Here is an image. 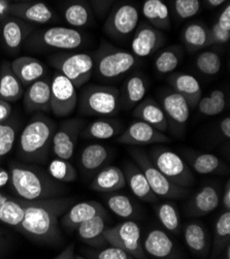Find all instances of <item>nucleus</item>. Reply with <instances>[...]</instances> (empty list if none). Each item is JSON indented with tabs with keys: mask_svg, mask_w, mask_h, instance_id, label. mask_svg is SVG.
<instances>
[{
	"mask_svg": "<svg viewBox=\"0 0 230 259\" xmlns=\"http://www.w3.org/2000/svg\"><path fill=\"white\" fill-rule=\"evenodd\" d=\"M109 209L121 218H131L134 215V205L129 197L123 194H114L107 199Z\"/></svg>",
	"mask_w": 230,
	"mask_h": 259,
	"instance_id": "nucleus-46",
	"label": "nucleus"
},
{
	"mask_svg": "<svg viewBox=\"0 0 230 259\" xmlns=\"http://www.w3.org/2000/svg\"><path fill=\"white\" fill-rule=\"evenodd\" d=\"M24 96V107L29 113L51 111V80L49 77L41 79L30 84Z\"/></svg>",
	"mask_w": 230,
	"mask_h": 259,
	"instance_id": "nucleus-18",
	"label": "nucleus"
},
{
	"mask_svg": "<svg viewBox=\"0 0 230 259\" xmlns=\"http://www.w3.org/2000/svg\"><path fill=\"white\" fill-rule=\"evenodd\" d=\"M50 64L80 88L88 83L94 71V58L86 53H59L49 58Z\"/></svg>",
	"mask_w": 230,
	"mask_h": 259,
	"instance_id": "nucleus-7",
	"label": "nucleus"
},
{
	"mask_svg": "<svg viewBox=\"0 0 230 259\" xmlns=\"http://www.w3.org/2000/svg\"><path fill=\"white\" fill-rule=\"evenodd\" d=\"M84 125L85 123L82 119H69L56 129L52 140V150L57 158L69 160L73 156Z\"/></svg>",
	"mask_w": 230,
	"mask_h": 259,
	"instance_id": "nucleus-13",
	"label": "nucleus"
},
{
	"mask_svg": "<svg viewBox=\"0 0 230 259\" xmlns=\"http://www.w3.org/2000/svg\"><path fill=\"white\" fill-rule=\"evenodd\" d=\"M197 69L206 75H215L219 73L222 67V61L218 53L211 50H206L196 58Z\"/></svg>",
	"mask_w": 230,
	"mask_h": 259,
	"instance_id": "nucleus-44",
	"label": "nucleus"
},
{
	"mask_svg": "<svg viewBox=\"0 0 230 259\" xmlns=\"http://www.w3.org/2000/svg\"><path fill=\"white\" fill-rule=\"evenodd\" d=\"M157 216L161 224L170 232L177 234L180 229V217L175 206L169 202H164L158 205Z\"/></svg>",
	"mask_w": 230,
	"mask_h": 259,
	"instance_id": "nucleus-45",
	"label": "nucleus"
},
{
	"mask_svg": "<svg viewBox=\"0 0 230 259\" xmlns=\"http://www.w3.org/2000/svg\"><path fill=\"white\" fill-rule=\"evenodd\" d=\"M188 248L196 255L206 256L210 250V242L204 228L198 223H189L184 231Z\"/></svg>",
	"mask_w": 230,
	"mask_h": 259,
	"instance_id": "nucleus-36",
	"label": "nucleus"
},
{
	"mask_svg": "<svg viewBox=\"0 0 230 259\" xmlns=\"http://www.w3.org/2000/svg\"><path fill=\"white\" fill-rule=\"evenodd\" d=\"M143 248L147 254L155 258H171L174 252L171 239L160 229L148 232Z\"/></svg>",
	"mask_w": 230,
	"mask_h": 259,
	"instance_id": "nucleus-29",
	"label": "nucleus"
},
{
	"mask_svg": "<svg viewBox=\"0 0 230 259\" xmlns=\"http://www.w3.org/2000/svg\"><path fill=\"white\" fill-rule=\"evenodd\" d=\"M126 180L133 194L147 202H154L157 200V195L152 190L148 180L142 169L132 163H127L123 171Z\"/></svg>",
	"mask_w": 230,
	"mask_h": 259,
	"instance_id": "nucleus-26",
	"label": "nucleus"
},
{
	"mask_svg": "<svg viewBox=\"0 0 230 259\" xmlns=\"http://www.w3.org/2000/svg\"><path fill=\"white\" fill-rule=\"evenodd\" d=\"M143 15L148 23L160 30H169L171 22L169 10L164 0H144Z\"/></svg>",
	"mask_w": 230,
	"mask_h": 259,
	"instance_id": "nucleus-30",
	"label": "nucleus"
},
{
	"mask_svg": "<svg viewBox=\"0 0 230 259\" xmlns=\"http://www.w3.org/2000/svg\"><path fill=\"white\" fill-rule=\"evenodd\" d=\"M7 254L4 252V251H2V250H0V258H3V257H5Z\"/></svg>",
	"mask_w": 230,
	"mask_h": 259,
	"instance_id": "nucleus-60",
	"label": "nucleus"
},
{
	"mask_svg": "<svg viewBox=\"0 0 230 259\" xmlns=\"http://www.w3.org/2000/svg\"><path fill=\"white\" fill-rule=\"evenodd\" d=\"M85 41L81 31L72 27L54 26L34 33H30L26 41L28 47L33 50L54 49L69 51L80 48Z\"/></svg>",
	"mask_w": 230,
	"mask_h": 259,
	"instance_id": "nucleus-6",
	"label": "nucleus"
},
{
	"mask_svg": "<svg viewBox=\"0 0 230 259\" xmlns=\"http://www.w3.org/2000/svg\"><path fill=\"white\" fill-rule=\"evenodd\" d=\"M230 239V211H225L217 220L214 235V249L212 256L215 257L229 244Z\"/></svg>",
	"mask_w": 230,
	"mask_h": 259,
	"instance_id": "nucleus-41",
	"label": "nucleus"
},
{
	"mask_svg": "<svg viewBox=\"0 0 230 259\" xmlns=\"http://www.w3.org/2000/svg\"><path fill=\"white\" fill-rule=\"evenodd\" d=\"M24 208L20 232L40 244H55L61 240L58 219L74 203L72 197H52L39 200L18 198Z\"/></svg>",
	"mask_w": 230,
	"mask_h": 259,
	"instance_id": "nucleus-1",
	"label": "nucleus"
},
{
	"mask_svg": "<svg viewBox=\"0 0 230 259\" xmlns=\"http://www.w3.org/2000/svg\"><path fill=\"white\" fill-rule=\"evenodd\" d=\"M79 110L85 116L111 117L121 109L120 90L112 86L89 85L78 98Z\"/></svg>",
	"mask_w": 230,
	"mask_h": 259,
	"instance_id": "nucleus-4",
	"label": "nucleus"
},
{
	"mask_svg": "<svg viewBox=\"0 0 230 259\" xmlns=\"http://www.w3.org/2000/svg\"><path fill=\"white\" fill-rule=\"evenodd\" d=\"M107 219L108 214L105 212L97 214L91 219L80 224L76 229H78V234L81 240L93 247H99L107 243L105 239Z\"/></svg>",
	"mask_w": 230,
	"mask_h": 259,
	"instance_id": "nucleus-25",
	"label": "nucleus"
},
{
	"mask_svg": "<svg viewBox=\"0 0 230 259\" xmlns=\"http://www.w3.org/2000/svg\"><path fill=\"white\" fill-rule=\"evenodd\" d=\"M167 82L172 90L185 97L191 109L196 108L201 98L202 90L199 82L193 75L184 72H171L167 77Z\"/></svg>",
	"mask_w": 230,
	"mask_h": 259,
	"instance_id": "nucleus-20",
	"label": "nucleus"
},
{
	"mask_svg": "<svg viewBox=\"0 0 230 259\" xmlns=\"http://www.w3.org/2000/svg\"><path fill=\"white\" fill-rule=\"evenodd\" d=\"M132 116L152 125L162 133L168 129L167 118L161 105L153 98L149 97L137 103L132 112Z\"/></svg>",
	"mask_w": 230,
	"mask_h": 259,
	"instance_id": "nucleus-22",
	"label": "nucleus"
},
{
	"mask_svg": "<svg viewBox=\"0 0 230 259\" xmlns=\"http://www.w3.org/2000/svg\"><path fill=\"white\" fill-rule=\"evenodd\" d=\"M200 11L199 0H174L173 12L181 20H187L196 16Z\"/></svg>",
	"mask_w": 230,
	"mask_h": 259,
	"instance_id": "nucleus-47",
	"label": "nucleus"
},
{
	"mask_svg": "<svg viewBox=\"0 0 230 259\" xmlns=\"http://www.w3.org/2000/svg\"><path fill=\"white\" fill-rule=\"evenodd\" d=\"M148 90V83L146 77L141 72L131 73L127 77L120 91L121 106L131 109L140 103Z\"/></svg>",
	"mask_w": 230,
	"mask_h": 259,
	"instance_id": "nucleus-24",
	"label": "nucleus"
},
{
	"mask_svg": "<svg viewBox=\"0 0 230 259\" xmlns=\"http://www.w3.org/2000/svg\"><path fill=\"white\" fill-rule=\"evenodd\" d=\"M19 122L16 119L0 123V161L13 150L19 132Z\"/></svg>",
	"mask_w": 230,
	"mask_h": 259,
	"instance_id": "nucleus-39",
	"label": "nucleus"
},
{
	"mask_svg": "<svg viewBox=\"0 0 230 259\" xmlns=\"http://www.w3.org/2000/svg\"><path fill=\"white\" fill-rule=\"evenodd\" d=\"M107 243L120 247L133 258H146V252L141 243V228L134 221H126L105 231Z\"/></svg>",
	"mask_w": 230,
	"mask_h": 259,
	"instance_id": "nucleus-11",
	"label": "nucleus"
},
{
	"mask_svg": "<svg viewBox=\"0 0 230 259\" xmlns=\"http://www.w3.org/2000/svg\"><path fill=\"white\" fill-rule=\"evenodd\" d=\"M219 201L220 197L217 189L211 185L204 186L193 197L189 205V213L197 217L208 215L218 208Z\"/></svg>",
	"mask_w": 230,
	"mask_h": 259,
	"instance_id": "nucleus-31",
	"label": "nucleus"
},
{
	"mask_svg": "<svg viewBox=\"0 0 230 259\" xmlns=\"http://www.w3.org/2000/svg\"><path fill=\"white\" fill-rule=\"evenodd\" d=\"M94 58V70L98 77L112 80L132 69L136 62V56L130 52L116 48L110 44H102Z\"/></svg>",
	"mask_w": 230,
	"mask_h": 259,
	"instance_id": "nucleus-5",
	"label": "nucleus"
},
{
	"mask_svg": "<svg viewBox=\"0 0 230 259\" xmlns=\"http://www.w3.org/2000/svg\"><path fill=\"white\" fill-rule=\"evenodd\" d=\"M139 23V9L129 3L122 4L110 14L105 24V31L114 39H123L135 31Z\"/></svg>",
	"mask_w": 230,
	"mask_h": 259,
	"instance_id": "nucleus-12",
	"label": "nucleus"
},
{
	"mask_svg": "<svg viewBox=\"0 0 230 259\" xmlns=\"http://www.w3.org/2000/svg\"><path fill=\"white\" fill-rule=\"evenodd\" d=\"M161 107L166 115L168 126L172 132L182 133L190 116V106L181 94L172 89H166L161 94Z\"/></svg>",
	"mask_w": 230,
	"mask_h": 259,
	"instance_id": "nucleus-14",
	"label": "nucleus"
},
{
	"mask_svg": "<svg viewBox=\"0 0 230 259\" xmlns=\"http://www.w3.org/2000/svg\"><path fill=\"white\" fill-rule=\"evenodd\" d=\"M95 258H98V259H132L133 256H131L129 253H127L125 250L121 249L120 247L111 245L110 247L106 248L105 250H102L99 253H97Z\"/></svg>",
	"mask_w": 230,
	"mask_h": 259,
	"instance_id": "nucleus-48",
	"label": "nucleus"
},
{
	"mask_svg": "<svg viewBox=\"0 0 230 259\" xmlns=\"http://www.w3.org/2000/svg\"><path fill=\"white\" fill-rule=\"evenodd\" d=\"M225 249H226V256H225V258L226 259H230V245L228 244Z\"/></svg>",
	"mask_w": 230,
	"mask_h": 259,
	"instance_id": "nucleus-59",
	"label": "nucleus"
},
{
	"mask_svg": "<svg viewBox=\"0 0 230 259\" xmlns=\"http://www.w3.org/2000/svg\"><path fill=\"white\" fill-rule=\"evenodd\" d=\"M12 68L24 87H28L33 82L45 76L47 66L37 58L21 56L11 62Z\"/></svg>",
	"mask_w": 230,
	"mask_h": 259,
	"instance_id": "nucleus-21",
	"label": "nucleus"
},
{
	"mask_svg": "<svg viewBox=\"0 0 230 259\" xmlns=\"http://www.w3.org/2000/svg\"><path fill=\"white\" fill-rule=\"evenodd\" d=\"M0 28H2V26H0Z\"/></svg>",
	"mask_w": 230,
	"mask_h": 259,
	"instance_id": "nucleus-62",
	"label": "nucleus"
},
{
	"mask_svg": "<svg viewBox=\"0 0 230 259\" xmlns=\"http://www.w3.org/2000/svg\"><path fill=\"white\" fill-rule=\"evenodd\" d=\"M165 44V35L162 30L155 28L147 21L139 23L135 35L131 41L132 53L140 58L151 56Z\"/></svg>",
	"mask_w": 230,
	"mask_h": 259,
	"instance_id": "nucleus-15",
	"label": "nucleus"
},
{
	"mask_svg": "<svg viewBox=\"0 0 230 259\" xmlns=\"http://www.w3.org/2000/svg\"><path fill=\"white\" fill-rule=\"evenodd\" d=\"M183 50L180 46H170L161 50L155 59V69L160 74L171 73L183 58Z\"/></svg>",
	"mask_w": 230,
	"mask_h": 259,
	"instance_id": "nucleus-37",
	"label": "nucleus"
},
{
	"mask_svg": "<svg viewBox=\"0 0 230 259\" xmlns=\"http://www.w3.org/2000/svg\"><path fill=\"white\" fill-rule=\"evenodd\" d=\"M222 203L226 211H230V182L229 181H227L226 183L224 195L222 197Z\"/></svg>",
	"mask_w": 230,
	"mask_h": 259,
	"instance_id": "nucleus-56",
	"label": "nucleus"
},
{
	"mask_svg": "<svg viewBox=\"0 0 230 259\" xmlns=\"http://www.w3.org/2000/svg\"><path fill=\"white\" fill-rule=\"evenodd\" d=\"M196 107L199 113L204 116L211 117L219 115L225 110L226 107L225 94L222 90H214L210 96L201 97Z\"/></svg>",
	"mask_w": 230,
	"mask_h": 259,
	"instance_id": "nucleus-40",
	"label": "nucleus"
},
{
	"mask_svg": "<svg viewBox=\"0 0 230 259\" xmlns=\"http://www.w3.org/2000/svg\"><path fill=\"white\" fill-rule=\"evenodd\" d=\"M17 3H23V2H32V0H15Z\"/></svg>",
	"mask_w": 230,
	"mask_h": 259,
	"instance_id": "nucleus-61",
	"label": "nucleus"
},
{
	"mask_svg": "<svg viewBox=\"0 0 230 259\" xmlns=\"http://www.w3.org/2000/svg\"><path fill=\"white\" fill-rule=\"evenodd\" d=\"M2 23L0 34H2L4 47L9 54L16 55L30 35L32 27L25 21L12 15L7 16Z\"/></svg>",
	"mask_w": 230,
	"mask_h": 259,
	"instance_id": "nucleus-17",
	"label": "nucleus"
},
{
	"mask_svg": "<svg viewBox=\"0 0 230 259\" xmlns=\"http://www.w3.org/2000/svg\"><path fill=\"white\" fill-rule=\"evenodd\" d=\"M64 20L72 28L88 27L93 23V14L89 5L85 2L74 0L63 9Z\"/></svg>",
	"mask_w": 230,
	"mask_h": 259,
	"instance_id": "nucleus-33",
	"label": "nucleus"
},
{
	"mask_svg": "<svg viewBox=\"0 0 230 259\" xmlns=\"http://www.w3.org/2000/svg\"><path fill=\"white\" fill-rule=\"evenodd\" d=\"M48 172L54 180L62 183H72L78 179L76 170L68 161L61 158L54 159L48 165Z\"/></svg>",
	"mask_w": 230,
	"mask_h": 259,
	"instance_id": "nucleus-42",
	"label": "nucleus"
},
{
	"mask_svg": "<svg viewBox=\"0 0 230 259\" xmlns=\"http://www.w3.org/2000/svg\"><path fill=\"white\" fill-rule=\"evenodd\" d=\"M78 105V93L74 85L60 72L51 80V111L59 118L71 115Z\"/></svg>",
	"mask_w": 230,
	"mask_h": 259,
	"instance_id": "nucleus-10",
	"label": "nucleus"
},
{
	"mask_svg": "<svg viewBox=\"0 0 230 259\" xmlns=\"http://www.w3.org/2000/svg\"><path fill=\"white\" fill-rule=\"evenodd\" d=\"M182 39L189 52L206 49L211 45L210 28L199 22L191 23L183 30Z\"/></svg>",
	"mask_w": 230,
	"mask_h": 259,
	"instance_id": "nucleus-32",
	"label": "nucleus"
},
{
	"mask_svg": "<svg viewBox=\"0 0 230 259\" xmlns=\"http://www.w3.org/2000/svg\"><path fill=\"white\" fill-rule=\"evenodd\" d=\"M13 112V107L11 102L0 98V123L10 119Z\"/></svg>",
	"mask_w": 230,
	"mask_h": 259,
	"instance_id": "nucleus-52",
	"label": "nucleus"
},
{
	"mask_svg": "<svg viewBox=\"0 0 230 259\" xmlns=\"http://www.w3.org/2000/svg\"><path fill=\"white\" fill-rule=\"evenodd\" d=\"M126 186L124 172L115 165H109L102 168L94 178L90 188L96 192H114Z\"/></svg>",
	"mask_w": 230,
	"mask_h": 259,
	"instance_id": "nucleus-27",
	"label": "nucleus"
},
{
	"mask_svg": "<svg viewBox=\"0 0 230 259\" xmlns=\"http://www.w3.org/2000/svg\"><path fill=\"white\" fill-rule=\"evenodd\" d=\"M129 153L136 165L146 176L152 190L157 196L164 198H180L187 195L188 190L169 181L152 162L148 154L136 148L131 149Z\"/></svg>",
	"mask_w": 230,
	"mask_h": 259,
	"instance_id": "nucleus-8",
	"label": "nucleus"
},
{
	"mask_svg": "<svg viewBox=\"0 0 230 259\" xmlns=\"http://www.w3.org/2000/svg\"><path fill=\"white\" fill-rule=\"evenodd\" d=\"M10 183V171L0 166V188Z\"/></svg>",
	"mask_w": 230,
	"mask_h": 259,
	"instance_id": "nucleus-57",
	"label": "nucleus"
},
{
	"mask_svg": "<svg viewBox=\"0 0 230 259\" xmlns=\"http://www.w3.org/2000/svg\"><path fill=\"white\" fill-rule=\"evenodd\" d=\"M106 210L97 201H84L72 204L62 215L61 224L68 229H75L83 222L91 219L97 214L105 213Z\"/></svg>",
	"mask_w": 230,
	"mask_h": 259,
	"instance_id": "nucleus-23",
	"label": "nucleus"
},
{
	"mask_svg": "<svg viewBox=\"0 0 230 259\" xmlns=\"http://www.w3.org/2000/svg\"><path fill=\"white\" fill-rule=\"evenodd\" d=\"M92 6L95 10V12L99 15L102 16L107 13V11L111 8L112 4L114 3V0H91Z\"/></svg>",
	"mask_w": 230,
	"mask_h": 259,
	"instance_id": "nucleus-51",
	"label": "nucleus"
},
{
	"mask_svg": "<svg viewBox=\"0 0 230 259\" xmlns=\"http://www.w3.org/2000/svg\"><path fill=\"white\" fill-rule=\"evenodd\" d=\"M120 127V124L115 120L99 119L88 125L83 136L95 140H109L119 133Z\"/></svg>",
	"mask_w": 230,
	"mask_h": 259,
	"instance_id": "nucleus-38",
	"label": "nucleus"
},
{
	"mask_svg": "<svg viewBox=\"0 0 230 259\" xmlns=\"http://www.w3.org/2000/svg\"><path fill=\"white\" fill-rule=\"evenodd\" d=\"M11 249V239L7 234V231L0 227V250L4 251L6 254L9 253Z\"/></svg>",
	"mask_w": 230,
	"mask_h": 259,
	"instance_id": "nucleus-53",
	"label": "nucleus"
},
{
	"mask_svg": "<svg viewBox=\"0 0 230 259\" xmlns=\"http://www.w3.org/2000/svg\"><path fill=\"white\" fill-rule=\"evenodd\" d=\"M24 218V208L18 198L0 193V221L20 232Z\"/></svg>",
	"mask_w": 230,
	"mask_h": 259,
	"instance_id": "nucleus-34",
	"label": "nucleus"
},
{
	"mask_svg": "<svg viewBox=\"0 0 230 259\" xmlns=\"http://www.w3.org/2000/svg\"><path fill=\"white\" fill-rule=\"evenodd\" d=\"M191 167L200 175H209L222 167L220 159L213 154H198L189 158Z\"/></svg>",
	"mask_w": 230,
	"mask_h": 259,
	"instance_id": "nucleus-43",
	"label": "nucleus"
},
{
	"mask_svg": "<svg viewBox=\"0 0 230 259\" xmlns=\"http://www.w3.org/2000/svg\"><path fill=\"white\" fill-rule=\"evenodd\" d=\"M220 131H221V134L227 140H229V138H230V118L229 117H226L221 121Z\"/></svg>",
	"mask_w": 230,
	"mask_h": 259,
	"instance_id": "nucleus-55",
	"label": "nucleus"
},
{
	"mask_svg": "<svg viewBox=\"0 0 230 259\" xmlns=\"http://www.w3.org/2000/svg\"><path fill=\"white\" fill-rule=\"evenodd\" d=\"M206 3L209 5L210 8H219L220 6L227 4L228 0H206Z\"/></svg>",
	"mask_w": 230,
	"mask_h": 259,
	"instance_id": "nucleus-58",
	"label": "nucleus"
},
{
	"mask_svg": "<svg viewBox=\"0 0 230 259\" xmlns=\"http://www.w3.org/2000/svg\"><path fill=\"white\" fill-rule=\"evenodd\" d=\"M109 150L100 144L87 146L81 154V166L88 172L93 174L104 167L109 159Z\"/></svg>",
	"mask_w": 230,
	"mask_h": 259,
	"instance_id": "nucleus-35",
	"label": "nucleus"
},
{
	"mask_svg": "<svg viewBox=\"0 0 230 259\" xmlns=\"http://www.w3.org/2000/svg\"><path fill=\"white\" fill-rule=\"evenodd\" d=\"M24 86L14 72L11 62L4 61L0 66V98L16 102L22 98Z\"/></svg>",
	"mask_w": 230,
	"mask_h": 259,
	"instance_id": "nucleus-28",
	"label": "nucleus"
},
{
	"mask_svg": "<svg viewBox=\"0 0 230 259\" xmlns=\"http://www.w3.org/2000/svg\"><path fill=\"white\" fill-rule=\"evenodd\" d=\"M119 144L129 146H147L159 143H170L171 139L155 127L137 120L132 122L117 139Z\"/></svg>",
	"mask_w": 230,
	"mask_h": 259,
	"instance_id": "nucleus-16",
	"label": "nucleus"
},
{
	"mask_svg": "<svg viewBox=\"0 0 230 259\" xmlns=\"http://www.w3.org/2000/svg\"><path fill=\"white\" fill-rule=\"evenodd\" d=\"M56 129L57 125L52 119L40 113L35 114L21 133L17 147L18 158L27 163L44 162Z\"/></svg>",
	"mask_w": 230,
	"mask_h": 259,
	"instance_id": "nucleus-3",
	"label": "nucleus"
},
{
	"mask_svg": "<svg viewBox=\"0 0 230 259\" xmlns=\"http://www.w3.org/2000/svg\"><path fill=\"white\" fill-rule=\"evenodd\" d=\"M9 15L33 24H45L54 19V11L44 3L35 0L11 4Z\"/></svg>",
	"mask_w": 230,
	"mask_h": 259,
	"instance_id": "nucleus-19",
	"label": "nucleus"
},
{
	"mask_svg": "<svg viewBox=\"0 0 230 259\" xmlns=\"http://www.w3.org/2000/svg\"><path fill=\"white\" fill-rule=\"evenodd\" d=\"M150 158L173 184L187 188L194 183L195 178L188 164L169 149L155 147L150 153Z\"/></svg>",
	"mask_w": 230,
	"mask_h": 259,
	"instance_id": "nucleus-9",
	"label": "nucleus"
},
{
	"mask_svg": "<svg viewBox=\"0 0 230 259\" xmlns=\"http://www.w3.org/2000/svg\"><path fill=\"white\" fill-rule=\"evenodd\" d=\"M220 27L226 31H230V5L226 4V7L221 12L218 21L216 22Z\"/></svg>",
	"mask_w": 230,
	"mask_h": 259,
	"instance_id": "nucleus-50",
	"label": "nucleus"
},
{
	"mask_svg": "<svg viewBox=\"0 0 230 259\" xmlns=\"http://www.w3.org/2000/svg\"><path fill=\"white\" fill-rule=\"evenodd\" d=\"M210 36H211V45H225L230 39V31H226L222 29L217 23H214L210 28Z\"/></svg>",
	"mask_w": 230,
	"mask_h": 259,
	"instance_id": "nucleus-49",
	"label": "nucleus"
},
{
	"mask_svg": "<svg viewBox=\"0 0 230 259\" xmlns=\"http://www.w3.org/2000/svg\"><path fill=\"white\" fill-rule=\"evenodd\" d=\"M55 258H57V259H76V258H83V257L75 254L74 244H70L61 253L56 255Z\"/></svg>",
	"mask_w": 230,
	"mask_h": 259,
	"instance_id": "nucleus-54",
	"label": "nucleus"
},
{
	"mask_svg": "<svg viewBox=\"0 0 230 259\" xmlns=\"http://www.w3.org/2000/svg\"><path fill=\"white\" fill-rule=\"evenodd\" d=\"M10 183L18 196L25 200H39L61 195L64 187L39 166L27 162L10 163Z\"/></svg>",
	"mask_w": 230,
	"mask_h": 259,
	"instance_id": "nucleus-2",
	"label": "nucleus"
}]
</instances>
